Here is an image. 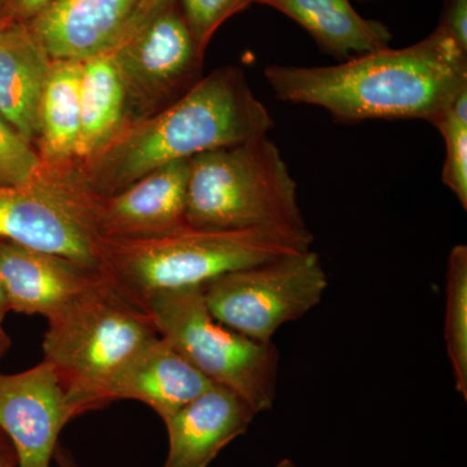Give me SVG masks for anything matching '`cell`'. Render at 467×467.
<instances>
[{"instance_id":"6da1fadb","label":"cell","mask_w":467,"mask_h":467,"mask_svg":"<svg viewBox=\"0 0 467 467\" xmlns=\"http://www.w3.org/2000/svg\"><path fill=\"white\" fill-rule=\"evenodd\" d=\"M279 100L321 107L335 121H438L467 90V52L436 26L409 47L382 48L328 67L270 66L264 70Z\"/></svg>"},{"instance_id":"7a4b0ae2","label":"cell","mask_w":467,"mask_h":467,"mask_svg":"<svg viewBox=\"0 0 467 467\" xmlns=\"http://www.w3.org/2000/svg\"><path fill=\"white\" fill-rule=\"evenodd\" d=\"M273 126L243 70L226 67L165 109L126 126L90 158L61 171L86 192L110 196L155 169L263 137Z\"/></svg>"},{"instance_id":"3957f363","label":"cell","mask_w":467,"mask_h":467,"mask_svg":"<svg viewBox=\"0 0 467 467\" xmlns=\"http://www.w3.org/2000/svg\"><path fill=\"white\" fill-rule=\"evenodd\" d=\"M312 243L309 229L187 226L153 238H98V254L104 278L143 309L159 292L202 287L227 273L308 251Z\"/></svg>"},{"instance_id":"277c9868","label":"cell","mask_w":467,"mask_h":467,"mask_svg":"<svg viewBox=\"0 0 467 467\" xmlns=\"http://www.w3.org/2000/svg\"><path fill=\"white\" fill-rule=\"evenodd\" d=\"M48 319L43 353L77 414L106 407L117 377L158 337L149 313L101 275Z\"/></svg>"},{"instance_id":"5b68a950","label":"cell","mask_w":467,"mask_h":467,"mask_svg":"<svg viewBox=\"0 0 467 467\" xmlns=\"http://www.w3.org/2000/svg\"><path fill=\"white\" fill-rule=\"evenodd\" d=\"M186 223L211 230L308 229L296 181L267 135L190 159Z\"/></svg>"},{"instance_id":"8992f818","label":"cell","mask_w":467,"mask_h":467,"mask_svg":"<svg viewBox=\"0 0 467 467\" xmlns=\"http://www.w3.org/2000/svg\"><path fill=\"white\" fill-rule=\"evenodd\" d=\"M143 310L160 337L204 374L244 399L257 414L270 410L276 398L279 350L218 322L209 312L202 287L159 292Z\"/></svg>"},{"instance_id":"52a82bcc","label":"cell","mask_w":467,"mask_h":467,"mask_svg":"<svg viewBox=\"0 0 467 467\" xmlns=\"http://www.w3.org/2000/svg\"><path fill=\"white\" fill-rule=\"evenodd\" d=\"M327 287L321 259L308 250L227 273L202 290L218 322L254 342L270 343L282 326L316 308Z\"/></svg>"},{"instance_id":"ba28073f","label":"cell","mask_w":467,"mask_h":467,"mask_svg":"<svg viewBox=\"0 0 467 467\" xmlns=\"http://www.w3.org/2000/svg\"><path fill=\"white\" fill-rule=\"evenodd\" d=\"M133 112L165 109L198 84L204 55L199 51L178 0H159L112 52Z\"/></svg>"},{"instance_id":"9c48e42d","label":"cell","mask_w":467,"mask_h":467,"mask_svg":"<svg viewBox=\"0 0 467 467\" xmlns=\"http://www.w3.org/2000/svg\"><path fill=\"white\" fill-rule=\"evenodd\" d=\"M0 241L60 254L99 270L98 236L75 186L57 169L43 165L32 182L0 187Z\"/></svg>"},{"instance_id":"30bf717a","label":"cell","mask_w":467,"mask_h":467,"mask_svg":"<svg viewBox=\"0 0 467 467\" xmlns=\"http://www.w3.org/2000/svg\"><path fill=\"white\" fill-rule=\"evenodd\" d=\"M189 168L190 160L171 162L110 196L92 195L77 186L95 235L153 238L187 227Z\"/></svg>"},{"instance_id":"8fae6325","label":"cell","mask_w":467,"mask_h":467,"mask_svg":"<svg viewBox=\"0 0 467 467\" xmlns=\"http://www.w3.org/2000/svg\"><path fill=\"white\" fill-rule=\"evenodd\" d=\"M76 417L45 359L21 373L0 374V430L14 444L16 467H50L58 436Z\"/></svg>"},{"instance_id":"7c38bea8","label":"cell","mask_w":467,"mask_h":467,"mask_svg":"<svg viewBox=\"0 0 467 467\" xmlns=\"http://www.w3.org/2000/svg\"><path fill=\"white\" fill-rule=\"evenodd\" d=\"M159 0H54L27 21L52 60L112 54Z\"/></svg>"},{"instance_id":"4fadbf2b","label":"cell","mask_w":467,"mask_h":467,"mask_svg":"<svg viewBox=\"0 0 467 467\" xmlns=\"http://www.w3.org/2000/svg\"><path fill=\"white\" fill-rule=\"evenodd\" d=\"M0 273L9 312L50 318L99 281L101 273L75 260L0 241Z\"/></svg>"},{"instance_id":"5bb4252c","label":"cell","mask_w":467,"mask_h":467,"mask_svg":"<svg viewBox=\"0 0 467 467\" xmlns=\"http://www.w3.org/2000/svg\"><path fill=\"white\" fill-rule=\"evenodd\" d=\"M256 416L241 396L213 384L162 420L169 442L164 467H208L223 448L247 432Z\"/></svg>"},{"instance_id":"9a60e30c","label":"cell","mask_w":467,"mask_h":467,"mask_svg":"<svg viewBox=\"0 0 467 467\" xmlns=\"http://www.w3.org/2000/svg\"><path fill=\"white\" fill-rule=\"evenodd\" d=\"M213 384L158 335L117 377L110 401L143 402L165 420Z\"/></svg>"},{"instance_id":"2e32d148","label":"cell","mask_w":467,"mask_h":467,"mask_svg":"<svg viewBox=\"0 0 467 467\" xmlns=\"http://www.w3.org/2000/svg\"><path fill=\"white\" fill-rule=\"evenodd\" d=\"M52 58L26 23L0 27V115L30 143L41 135V103Z\"/></svg>"},{"instance_id":"e0dca14e","label":"cell","mask_w":467,"mask_h":467,"mask_svg":"<svg viewBox=\"0 0 467 467\" xmlns=\"http://www.w3.org/2000/svg\"><path fill=\"white\" fill-rule=\"evenodd\" d=\"M275 8L306 30L335 57L349 58L389 47L391 33L376 20H368L350 0H254Z\"/></svg>"},{"instance_id":"ac0fdd59","label":"cell","mask_w":467,"mask_h":467,"mask_svg":"<svg viewBox=\"0 0 467 467\" xmlns=\"http://www.w3.org/2000/svg\"><path fill=\"white\" fill-rule=\"evenodd\" d=\"M128 90L112 55L82 63L81 131L76 160L81 161L106 147L133 122Z\"/></svg>"},{"instance_id":"d6986e66","label":"cell","mask_w":467,"mask_h":467,"mask_svg":"<svg viewBox=\"0 0 467 467\" xmlns=\"http://www.w3.org/2000/svg\"><path fill=\"white\" fill-rule=\"evenodd\" d=\"M82 63L52 60L41 103L38 153L43 165L66 168L76 160L81 131Z\"/></svg>"},{"instance_id":"ffe728a7","label":"cell","mask_w":467,"mask_h":467,"mask_svg":"<svg viewBox=\"0 0 467 467\" xmlns=\"http://www.w3.org/2000/svg\"><path fill=\"white\" fill-rule=\"evenodd\" d=\"M444 339L456 389L467 400V247L454 245L448 257Z\"/></svg>"},{"instance_id":"44dd1931","label":"cell","mask_w":467,"mask_h":467,"mask_svg":"<svg viewBox=\"0 0 467 467\" xmlns=\"http://www.w3.org/2000/svg\"><path fill=\"white\" fill-rule=\"evenodd\" d=\"M434 126L445 142L441 181L467 209V90L461 92Z\"/></svg>"},{"instance_id":"7402d4cb","label":"cell","mask_w":467,"mask_h":467,"mask_svg":"<svg viewBox=\"0 0 467 467\" xmlns=\"http://www.w3.org/2000/svg\"><path fill=\"white\" fill-rule=\"evenodd\" d=\"M42 169V159L34 144L0 115V187L30 183L41 174Z\"/></svg>"},{"instance_id":"603a6c76","label":"cell","mask_w":467,"mask_h":467,"mask_svg":"<svg viewBox=\"0 0 467 467\" xmlns=\"http://www.w3.org/2000/svg\"><path fill=\"white\" fill-rule=\"evenodd\" d=\"M192 30L196 46L202 55L218 27L254 0H178Z\"/></svg>"},{"instance_id":"cb8c5ba5","label":"cell","mask_w":467,"mask_h":467,"mask_svg":"<svg viewBox=\"0 0 467 467\" xmlns=\"http://www.w3.org/2000/svg\"><path fill=\"white\" fill-rule=\"evenodd\" d=\"M438 26L467 52V0H444Z\"/></svg>"},{"instance_id":"d4e9b609","label":"cell","mask_w":467,"mask_h":467,"mask_svg":"<svg viewBox=\"0 0 467 467\" xmlns=\"http://www.w3.org/2000/svg\"><path fill=\"white\" fill-rule=\"evenodd\" d=\"M54 0H5V23H27Z\"/></svg>"},{"instance_id":"484cf974","label":"cell","mask_w":467,"mask_h":467,"mask_svg":"<svg viewBox=\"0 0 467 467\" xmlns=\"http://www.w3.org/2000/svg\"><path fill=\"white\" fill-rule=\"evenodd\" d=\"M9 312L7 295H5V284H3L2 273H0V348L7 352L11 347V339L5 333L3 324H5V316Z\"/></svg>"},{"instance_id":"4316f807","label":"cell","mask_w":467,"mask_h":467,"mask_svg":"<svg viewBox=\"0 0 467 467\" xmlns=\"http://www.w3.org/2000/svg\"><path fill=\"white\" fill-rule=\"evenodd\" d=\"M54 460L57 461V467H79L73 454L60 444L55 450Z\"/></svg>"},{"instance_id":"83f0119b","label":"cell","mask_w":467,"mask_h":467,"mask_svg":"<svg viewBox=\"0 0 467 467\" xmlns=\"http://www.w3.org/2000/svg\"><path fill=\"white\" fill-rule=\"evenodd\" d=\"M275 467H297V465L291 459H284L279 461Z\"/></svg>"},{"instance_id":"f1b7e54d","label":"cell","mask_w":467,"mask_h":467,"mask_svg":"<svg viewBox=\"0 0 467 467\" xmlns=\"http://www.w3.org/2000/svg\"><path fill=\"white\" fill-rule=\"evenodd\" d=\"M5 0H0V27L5 26Z\"/></svg>"},{"instance_id":"f546056e","label":"cell","mask_w":467,"mask_h":467,"mask_svg":"<svg viewBox=\"0 0 467 467\" xmlns=\"http://www.w3.org/2000/svg\"><path fill=\"white\" fill-rule=\"evenodd\" d=\"M0 467H12L11 465H9L7 459H5V457L3 456L2 451H0Z\"/></svg>"},{"instance_id":"4dcf8cb0","label":"cell","mask_w":467,"mask_h":467,"mask_svg":"<svg viewBox=\"0 0 467 467\" xmlns=\"http://www.w3.org/2000/svg\"><path fill=\"white\" fill-rule=\"evenodd\" d=\"M5 350H3L2 348H0V358H2L3 356H5Z\"/></svg>"}]
</instances>
